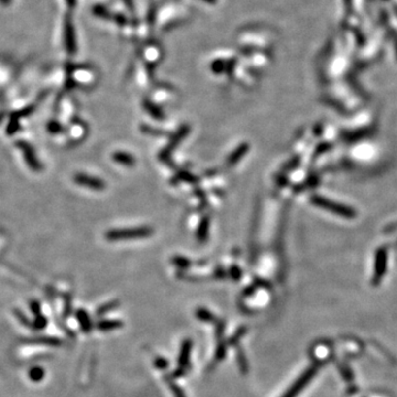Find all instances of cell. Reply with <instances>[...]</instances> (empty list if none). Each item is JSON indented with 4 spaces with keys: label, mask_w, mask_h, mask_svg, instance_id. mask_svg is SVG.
I'll return each mask as SVG.
<instances>
[{
    "label": "cell",
    "mask_w": 397,
    "mask_h": 397,
    "mask_svg": "<svg viewBox=\"0 0 397 397\" xmlns=\"http://www.w3.org/2000/svg\"><path fill=\"white\" fill-rule=\"evenodd\" d=\"M311 202H312V204H315L316 206H319L323 210L330 211V212H332V213H334L336 215L342 216V218L353 219L357 216V212H355V210H353L352 207L340 204V203L333 202V201L329 200V198H326L323 197L313 196L311 198Z\"/></svg>",
    "instance_id": "1"
},
{
    "label": "cell",
    "mask_w": 397,
    "mask_h": 397,
    "mask_svg": "<svg viewBox=\"0 0 397 397\" xmlns=\"http://www.w3.org/2000/svg\"><path fill=\"white\" fill-rule=\"evenodd\" d=\"M236 359H237V365L239 367V371L243 374V375H246L249 370L248 362H247V357L244 350L242 348L236 349Z\"/></svg>",
    "instance_id": "11"
},
{
    "label": "cell",
    "mask_w": 397,
    "mask_h": 397,
    "mask_svg": "<svg viewBox=\"0 0 397 397\" xmlns=\"http://www.w3.org/2000/svg\"><path fill=\"white\" fill-rule=\"evenodd\" d=\"M386 262H387V252L386 248L381 247L378 248L375 254V263H374V276H373V284H380L383 276L386 271Z\"/></svg>",
    "instance_id": "5"
},
{
    "label": "cell",
    "mask_w": 397,
    "mask_h": 397,
    "mask_svg": "<svg viewBox=\"0 0 397 397\" xmlns=\"http://www.w3.org/2000/svg\"><path fill=\"white\" fill-rule=\"evenodd\" d=\"M17 147H19L21 149L22 154L25 156V160L26 163L28 164V165L33 170V171H40L41 170V164L39 163V160L36 159V156L34 154V150L32 147L28 144V142L24 141V140H20L18 141L16 144Z\"/></svg>",
    "instance_id": "6"
},
{
    "label": "cell",
    "mask_w": 397,
    "mask_h": 397,
    "mask_svg": "<svg viewBox=\"0 0 397 397\" xmlns=\"http://www.w3.org/2000/svg\"><path fill=\"white\" fill-rule=\"evenodd\" d=\"M44 375H45V371L40 366L32 367L29 372V376L31 378V381H33V382H41L42 381V378L44 377Z\"/></svg>",
    "instance_id": "18"
},
{
    "label": "cell",
    "mask_w": 397,
    "mask_h": 397,
    "mask_svg": "<svg viewBox=\"0 0 397 397\" xmlns=\"http://www.w3.org/2000/svg\"><path fill=\"white\" fill-rule=\"evenodd\" d=\"M151 234L152 229L148 228V226H141V228L109 231V232L106 233V238L108 241H126V239L148 237Z\"/></svg>",
    "instance_id": "2"
},
{
    "label": "cell",
    "mask_w": 397,
    "mask_h": 397,
    "mask_svg": "<svg viewBox=\"0 0 397 397\" xmlns=\"http://www.w3.org/2000/svg\"><path fill=\"white\" fill-rule=\"evenodd\" d=\"M164 380H165V383H167L168 386L170 387V390H171L174 397H187V395L183 392V390L177 384V383H175L174 378L171 375H170V374H165Z\"/></svg>",
    "instance_id": "10"
},
{
    "label": "cell",
    "mask_w": 397,
    "mask_h": 397,
    "mask_svg": "<svg viewBox=\"0 0 397 397\" xmlns=\"http://www.w3.org/2000/svg\"><path fill=\"white\" fill-rule=\"evenodd\" d=\"M155 366L160 371H165L169 367V361L164 357H157L155 359Z\"/></svg>",
    "instance_id": "19"
},
{
    "label": "cell",
    "mask_w": 397,
    "mask_h": 397,
    "mask_svg": "<svg viewBox=\"0 0 397 397\" xmlns=\"http://www.w3.org/2000/svg\"><path fill=\"white\" fill-rule=\"evenodd\" d=\"M118 306H119L118 300H115V301H110V302L105 303V304H103V306H100L98 309V310H96V316L103 317V316L106 315V313H108L112 310H114V309H116Z\"/></svg>",
    "instance_id": "17"
},
{
    "label": "cell",
    "mask_w": 397,
    "mask_h": 397,
    "mask_svg": "<svg viewBox=\"0 0 397 397\" xmlns=\"http://www.w3.org/2000/svg\"><path fill=\"white\" fill-rule=\"evenodd\" d=\"M76 319H77L78 323H80L81 330L84 332V333H89V332H91L92 329H93V325H92L91 318L89 316V313H87L84 309H80V310H77Z\"/></svg>",
    "instance_id": "8"
},
{
    "label": "cell",
    "mask_w": 397,
    "mask_h": 397,
    "mask_svg": "<svg viewBox=\"0 0 397 397\" xmlns=\"http://www.w3.org/2000/svg\"><path fill=\"white\" fill-rule=\"evenodd\" d=\"M192 341L191 339H186L182 341L181 348H180V353L178 358V367L170 374L174 380H177L179 377H182L184 375H187L189 370H190L191 364H190V355H191V350H192Z\"/></svg>",
    "instance_id": "3"
},
{
    "label": "cell",
    "mask_w": 397,
    "mask_h": 397,
    "mask_svg": "<svg viewBox=\"0 0 397 397\" xmlns=\"http://www.w3.org/2000/svg\"><path fill=\"white\" fill-rule=\"evenodd\" d=\"M207 226H209V221H207V219H204L200 226V229H198V239H200L201 242L205 241L206 235H207Z\"/></svg>",
    "instance_id": "21"
},
{
    "label": "cell",
    "mask_w": 397,
    "mask_h": 397,
    "mask_svg": "<svg viewBox=\"0 0 397 397\" xmlns=\"http://www.w3.org/2000/svg\"><path fill=\"white\" fill-rule=\"evenodd\" d=\"M196 316L198 320L203 321V322L216 323V321H218V319H216V317L213 315V313L207 310V309H205V308H198L196 311Z\"/></svg>",
    "instance_id": "14"
},
{
    "label": "cell",
    "mask_w": 397,
    "mask_h": 397,
    "mask_svg": "<svg viewBox=\"0 0 397 397\" xmlns=\"http://www.w3.org/2000/svg\"><path fill=\"white\" fill-rule=\"evenodd\" d=\"M316 373H317L316 366L307 368V370L304 371L296 381H295L294 384L285 392V394L281 397H297V395L299 393H301L304 387H306L309 383L311 382L312 378L315 377Z\"/></svg>",
    "instance_id": "4"
},
{
    "label": "cell",
    "mask_w": 397,
    "mask_h": 397,
    "mask_svg": "<svg viewBox=\"0 0 397 397\" xmlns=\"http://www.w3.org/2000/svg\"><path fill=\"white\" fill-rule=\"evenodd\" d=\"M216 327H215V336L218 341L223 340L224 331H225V321L224 320H218L216 321Z\"/></svg>",
    "instance_id": "20"
},
{
    "label": "cell",
    "mask_w": 397,
    "mask_h": 397,
    "mask_svg": "<svg viewBox=\"0 0 397 397\" xmlns=\"http://www.w3.org/2000/svg\"><path fill=\"white\" fill-rule=\"evenodd\" d=\"M31 308H32V311H33L36 316L40 315V303L38 301L35 302H32L31 303Z\"/></svg>",
    "instance_id": "24"
},
{
    "label": "cell",
    "mask_w": 397,
    "mask_h": 397,
    "mask_svg": "<svg viewBox=\"0 0 397 397\" xmlns=\"http://www.w3.org/2000/svg\"><path fill=\"white\" fill-rule=\"evenodd\" d=\"M247 150H248V145H246V144H243L241 147H239V148H237L236 150H235L232 155L230 156V158H229V165H234V164H236L237 161L242 158V157L246 154L247 152Z\"/></svg>",
    "instance_id": "16"
},
{
    "label": "cell",
    "mask_w": 397,
    "mask_h": 397,
    "mask_svg": "<svg viewBox=\"0 0 397 397\" xmlns=\"http://www.w3.org/2000/svg\"><path fill=\"white\" fill-rule=\"evenodd\" d=\"M113 158L116 163L125 165H135V158L129 154H126V152H116V154L113 155Z\"/></svg>",
    "instance_id": "15"
},
{
    "label": "cell",
    "mask_w": 397,
    "mask_h": 397,
    "mask_svg": "<svg viewBox=\"0 0 397 397\" xmlns=\"http://www.w3.org/2000/svg\"><path fill=\"white\" fill-rule=\"evenodd\" d=\"M174 262H175V264L181 266V267H187L189 264V262L187 260H184V258H177Z\"/></svg>",
    "instance_id": "25"
},
{
    "label": "cell",
    "mask_w": 397,
    "mask_h": 397,
    "mask_svg": "<svg viewBox=\"0 0 397 397\" xmlns=\"http://www.w3.org/2000/svg\"><path fill=\"white\" fill-rule=\"evenodd\" d=\"M248 331V328L243 326V327H239L238 329L234 332L233 335H231V338L228 339L226 341V343H228L229 347H235V345H237L239 343V341L243 339V336L247 333Z\"/></svg>",
    "instance_id": "12"
},
{
    "label": "cell",
    "mask_w": 397,
    "mask_h": 397,
    "mask_svg": "<svg viewBox=\"0 0 397 397\" xmlns=\"http://www.w3.org/2000/svg\"><path fill=\"white\" fill-rule=\"evenodd\" d=\"M47 323L48 320L47 318L43 317V316H36L35 318V321H34V328L36 330H41V329H44L45 327H47Z\"/></svg>",
    "instance_id": "22"
},
{
    "label": "cell",
    "mask_w": 397,
    "mask_h": 397,
    "mask_svg": "<svg viewBox=\"0 0 397 397\" xmlns=\"http://www.w3.org/2000/svg\"><path fill=\"white\" fill-rule=\"evenodd\" d=\"M123 327V322L119 320H100L96 325L98 330L107 332V331H113L116 329H121Z\"/></svg>",
    "instance_id": "9"
},
{
    "label": "cell",
    "mask_w": 397,
    "mask_h": 397,
    "mask_svg": "<svg viewBox=\"0 0 397 397\" xmlns=\"http://www.w3.org/2000/svg\"><path fill=\"white\" fill-rule=\"evenodd\" d=\"M74 181L77 184H81L83 187L93 189V190H103L105 188V183L99 178L91 177V175L77 173L74 177Z\"/></svg>",
    "instance_id": "7"
},
{
    "label": "cell",
    "mask_w": 397,
    "mask_h": 397,
    "mask_svg": "<svg viewBox=\"0 0 397 397\" xmlns=\"http://www.w3.org/2000/svg\"><path fill=\"white\" fill-rule=\"evenodd\" d=\"M0 3H1L4 7H8L12 3V0H0Z\"/></svg>",
    "instance_id": "26"
},
{
    "label": "cell",
    "mask_w": 397,
    "mask_h": 397,
    "mask_svg": "<svg viewBox=\"0 0 397 397\" xmlns=\"http://www.w3.org/2000/svg\"><path fill=\"white\" fill-rule=\"evenodd\" d=\"M228 347H229V345H228V343L225 342V341H223V340L218 341V345H216L214 360H213L214 365H215V364H218L219 362L222 361V360H224Z\"/></svg>",
    "instance_id": "13"
},
{
    "label": "cell",
    "mask_w": 397,
    "mask_h": 397,
    "mask_svg": "<svg viewBox=\"0 0 397 397\" xmlns=\"http://www.w3.org/2000/svg\"><path fill=\"white\" fill-rule=\"evenodd\" d=\"M231 276H232L234 279H238L239 277H241V270L236 268V267H233L232 270H231Z\"/></svg>",
    "instance_id": "23"
}]
</instances>
